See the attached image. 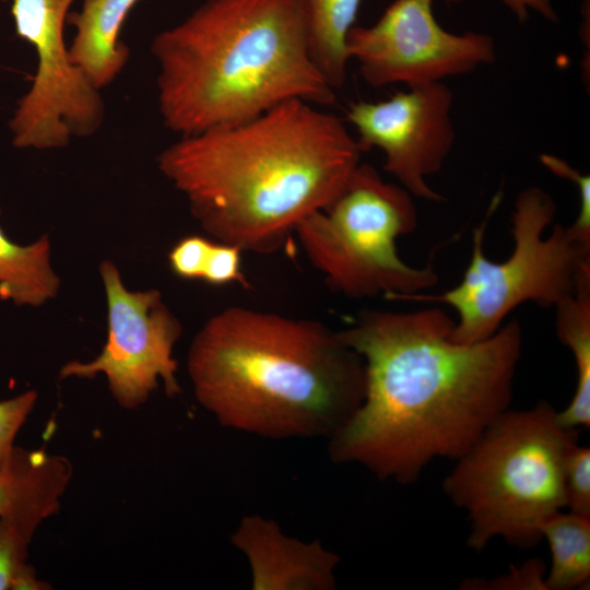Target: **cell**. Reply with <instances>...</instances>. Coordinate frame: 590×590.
Instances as JSON below:
<instances>
[{"mask_svg":"<svg viewBox=\"0 0 590 590\" xmlns=\"http://www.w3.org/2000/svg\"><path fill=\"white\" fill-rule=\"evenodd\" d=\"M346 50L374 87L438 82L467 74L496 56L489 35L442 28L433 0H394L374 25L350 30Z\"/></svg>","mask_w":590,"mask_h":590,"instance_id":"cell-10","label":"cell"},{"mask_svg":"<svg viewBox=\"0 0 590 590\" xmlns=\"http://www.w3.org/2000/svg\"><path fill=\"white\" fill-rule=\"evenodd\" d=\"M555 327L558 340L574 357L576 388L568 405L557 411V420L568 429L590 427V293H580L560 302Z\"/></svg>","mask_w":590,"mask_h":590,"instance_id":"cell-18","label":"cell"},{"mask_svg":"<svg viewBox=\"0 0 590 590\" xmlns=\"http://www.w3.org/2000/svg\"><path fill=\"white\" fill-rule=\"evenodd\" d=\"M413 198L359 163L339 196L299 223V244L331 291L354 299H408L438 282L432 264L412 267L398 253V238L417 226Z\"/></svg>","mask_w":590,"mask_h":590,"instance_id":"cell-7","label":"cell"},{"mask_svg":"<svg viewBox=\"0 0 590 590\" xmlns=\"http://www.w3.org/2000/svg\"><path fill=\"white\" fill-rule=\"evenodd\" d=\"M406 87L387 99L352 104L346 118L362 152L380 149L385 170L413 197L440 201L426 178L440 172L455 142L453 93L441 81Z\"/></svg>","mask_w":590,"mask_h":590,"instance_id":"cell-11","label":"cell"},{"mask_svg":"<svg viewBox=\"0 0 590 590\" xmlns=\"http://www.w3.org/2000/svg\"><path fill=\"white\" fill-rule=\"evenodd\" d=\"M250 567L253 590H332L340 557L319 541L287 536L272 519L244 516L231 536Z\"/></svg>","mask_w":590,"mask_h":590,"instance_id":"cell-12","label":"cell"},{"mask_svg":"<svg viewBox=\"0 0 590 590\" xmlns=\"http://www.w3.org/2000/svg\"><path fill=\"white\" fill-rule=\"evenodd\" d=\"M565 508L590 517V448L575 442L568 450L563 469Z\"/></svg>","mask_w":590,"mask_h":590,"instance_id":"cell-19","label":"cell"},{"mask_svg":"<svg viewBox=\"0 0 590 590\" xmlns=\"http://www.w3.org/2000/svg\"><path fill=\"white\" fill-rule=\"evenodd\" d=\"M213 241L190 235L181 238L170 249L168 262L175 275L186 280H202Z\"/></svg>","mask_w":590,"mask_h":590,"instance_id":"cell-23","label":"cell"},{"mask_svg":"<svg viewBox=\"0 0 590 590\" xmlns=\"http://www.w3.org/2000/svg\"><path fill=\"white\" fill-rule=\"evenodd\" d=\"M241 250L229 244L213 241L202 281L212 285L237 282L246 286L247 280L240 268Z\"/></svg>","mask_w":590,"mask_h":590,"instance_id":"cell-25","label":"cell"},{"mask_svg":"<svg viewBox=\"0 0 590 590\" xmlns=\"http://www.w3.org/2000/svg\"><path fill=\"white\" fill-rule=\"evenodd\" d=\"M577 439L546 401L496 417L442 484L465 511L468 545L482 551L496 538L519 548L536 545L541 523L565 508L564 461Z\"/></svg>","mask_w":590,"mask_h":590,"instance_id":"cell-5","label":"cell"},{"mask_svg":"<svg viewBox=\"0 0 590 590\" xmlns=\"http://www.w3.org/2000/svg\"><path fill=\"white\" fill-rule=\"evenodd\" d=\"M187 369L198 402L222 426L272 439H329L365 389L363 358L338 331L241 306L205 321Z\"/></svg>","mask_w":590,"mask_h":590,"instance_id":"cell-3","label":"cell"},{"mask_svg":"<svg viewBox=\"0 0 590 590\" xmlns=\"http://www.w3.org/2000/svg\"><path fill=\"white\" fill-rule=\"evenodd\" d=\"M37 397L36 391L27 390L0 401V467L11 457L15 437L32 413Z\"/></svg>","mask_w":590,"mask_h":590,"instance_id":"cell-22","label":"cell"},{"mask_svg":"<svg viewBox=\"0 0 590 590\" xmlns=\"http://www.w3.org/2000/svg\"><path fill=\"white\" fill-rule=\"evenodd\" d=\"M72 476L62 456L15 447L0 467V520L27 539L60 508V498Z\"/></svg>","mask_w":590,"mask_h":590,"instance_id":"cell-13","label":"cell"},{"mask_svg":"<svg viewBox=\"0 0 590 590\" xmlns=\"http://www.w3.org/2000/svg\"><path fill=\"white\" fill-rule=\"evenodd\" d=\"M50 255L47 234L30 245H20L0 226V299L39 307L55 298L60 279L52 270Z\"/></svg>","mask_w":590,"mask_h":590,"instance_id":"cell-16","label":"cell"},{"mask_svg":"<svg viewBox=\"0 0 590 590\" xmlns=\"http://www.w3.org/2000/svg\"><path fill=\"white\" fill-rule=\"evenodd\" d=\"M140 0H83L80 11L68 13L75 34L69 46L73 63L98 90L109 85L129 60L120 32Z\"/></svg>","mask_w":590,"mask_h":590,"instance_id":"cell-14","label":"cell"},{"mask_svg":"<svg viewBox=\"0 0 590 590\" xmlns=\"http://www.w3.org/2000/svg\"><path fill=\"white\" fill-rule=\"evenodd\" d=\"M456 2L459 0H445ZM503 3L514 13L519 22H524L530 11L539 13L550 22L558 21L557 13L553 7L552 0H502Z\"/></svg>","mask_w":590,"mask_h":590,"instance_id":"cell-26","label":"cell"},{"mask_svg":"<svg viewBox=\"0 0 590 590\" xmlns=\"http://www.w3.org/2000/svg\"><path fill=\"white\" fill-rule=\"evenodd\" d=\"M551 552L545 574L546 590H573L589 586L590 517L558 510L540 526Z\"/></svg>","mask_w":590,"mask_h":590,"instance_id":"cell-17","label":"cell"},{"mask_svg":"<svg viewBox=\"0 0 590 590\" xmlns=\"http://www.w3.org/2000/svg\"><path fill=\"white\" fill-rule=\"evenodd\" d=\"M73 0H12L16 34L37 56L28 92L10 122L13 145L51 150L93 135L105 116L101 90L71 60L63 26Z\"/></svg>","mask_w":590,"mask_h":590,"instance_id":"cell-8","label":"cell"},{"mask_svg":"<svg viewBox=\"0 0 590 590\" xmlns=\"http://www.w3.org/2000/svg\"><path fill=\"white\" fill-rule=\"evenodd\" d=\"M540 161L551 173L573 182L579 196V211L576 220L567 226L571 237L581 246L590 248V177L574 168L565 160L541 154Z\"/></svg>","mask_w":590,"mask_h":590,"instance_id":"cell-20","label":"cell"},{"mask_svg":"<svg viewBox=\"0 0 590 590\" xmlns=\"http://www.w3.org/2000/svg\"><path fill=\"white\" fill-rule=\"evenodd\" d=\"M151 50L163 122L180 137L291 99L335 102L311 59L298 0H205L158 33Z\"/></svg>","mask_w":590,"mask_h":590,"instance_id":"cell-4","label":"cell"},{"mask_svg":"<svg viewBox=\"0 0 590 590\" xmlns=\"http://www.w3.org/2000/svg\"><path fill=\"white\" fill-rule=\"evenodd\" d=\"M440 308L367 309L342 341L364 362V397L328 439L337 463L410 484L437 458L461 457L509 409L522 331L517 320L475 343L456 342Z\"/></svg>","mask_w":590,"mask_h":590,"instance_id":"cell-1","label":"cell"},{"mask_svg":"<svg viewBox=\"0 0 590 590\" xmlns=\"http://www.w3.org/2000/svg\"><path fill=\"white\" fill-rule=\"evenodd\" d=\"M545 574V564L534 558L492 580L465 579L461 586L463 589L546 590Z\"/></svg>","mask_w":590,"mask_h":590,"instance_id":"cell-24","label":"cell"},{"mask_svg":"<svg viewBox=\"0 0 590 590\" xmlns=\"http://www.w3.org/2000/svg\"><path fill=\"white\" fill-rule=\"evenodd\" d=\"M311 59L333 88L345 83L346 37L362 0H298Z\"/></svg>","mask_w":590,"mask_h":590,"instance_id":"cell-15","label":"cell"},{"mask_svg":"<svg viewBox=\"0 0 590 590\" xmlns=\"http://www.w3.org/2000/svg\"><path fill=\"white\" fill-rule=\"evenodd\" d=\"M99 273L107 302L106 343L91 362L64 364L60 377L91 379L103 374L111 396L127 410L143 404L160 380L168 397L179 394L173 352L182 333L180 321L157 290L126 288L111 261H103Z\"/></svg>","mask_w":590,"mask_h":590,"instance_id":"cell-9","label":"cell"},{"mask_svg":"<svg viewBox=\"0 0 590 590\" xmlns=\"http://www.w3.org/2000/svg\"><path fill=\"white\" fill-rule=\"evenodd\" d=\"M361 154L340 118L291 99L241 123L180 137L156 162L216 241L267 255L339 196Z\"/></svg>","mask_w":590,"mask_h":590,"instance_id":"cell-2","label":"cell"},{"mask_svg":"<svg viewBox=\"0 0 590 590\" xmlns=\"http://www.w3.org/2000/svg\"><path fill=\"white\" fill-rule=\"evenodd\" d=\"M31 541L0 520V590H14L30 567L26 563Z\"/></svg>","mask_w":590,"mask_h":590,"instance_id":"cell-21","label":"cell"},{"mask_svg":"<svg viewBox=\"0 0 590 590\" xmlns=\"http://www.w3.org/2000/svg\"><path fill=\"white\" fill-rule=\"evenodd\" d=\"M500 200L498 192L473 232L470 262L460 283L438 295L408 298L450 306L457 312L450 335L459 343L492 337L507 316L527 302L555 308L568 297L590 292V249L579 245L560 224L545 235L556 204L540 187L521 190L515 200L514 247L508 258L496 262L485 256V228Z\"/></svg>","mask_w":590,"mask_h":590,"instance_id":"cell-6","label":"cell"}]
</instances>
